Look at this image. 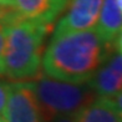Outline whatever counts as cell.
Wrapping results in <instances>:
<instances>
[{"label": "cell", "mask_w": 122, "mask_h": 122, "mask_svg": "<svg viewBox=\"0 0 122 122\" xmlns=\"http://www.w3.org/2000/svg\"><path fill=\"white\" fill-rule=\"evenodd\" d=\"M117 4H118V6H120L121 11H122V0H117Z\"/></svg>", "instance_id": "obj_17"}, {"label": "cell", "mask_w": 122, "mask_h": 122, "mask_svg": "<svg viewBox=\"0 0 122 122\" xmlns=\"http://www.w3.org/2000/svg\"><path fill=\"white\" fill-rule=\"evenodd\" d=\"M50 122H77V118H76V113L75 115H64V116H59V117L54 118Z\"/></svg>", "instance_id": "obj_12"}, {"label": "cell", "mask_w": 122, "mask_h": 122, "mask_svg": "<svg viewBox=\"0 0 122 122\" xmlns=\"http://www.w3.org/2000/svg\"><path fill=\"white\" fill-rule=\"evenodd\" d=\"M97 96L113 97L122 90V54H110L87 81Z\"/></svg>", "instance_id": "obj_6"}, {"label": "cell", "mask_w": 122, "mask_h": 122, "mask_svg": "<svg viewBox=\"0 0 122 122\" xmlns=\"http://www.w3.org/2000/svg\"><path fill=\"white\" fill-rule=\"evenodd\" d=\"M10 5V0H0V6H8Z\"/></svg>", "instance_id": "obj_16"}, {"label": "cell", "mask_w": 122, "mask_h": 122, "mask_svg": "<svg viewBox=\"0 0 122 122\" xmlns=\"http://www.w3.org/2000/svg\"><path fill=\"white\" fill-rule=\"evenodd\" d=\"M11 8L20 18L51 26L62 9L56 0H10Z\"/></svg>", "instance_id": "obj_7"}, {"label": "cell", "mask_w": 122, "mask_h": 122, "mask_svg": "<svg viewBox=\"0 0 122 122\" xmlns=\"http://www.w3.org/2000/svg\"><path fill=\"white\" fill-rule=\"evenodd\" d=\"M29 82L35 92L44 122L64 115H75L97 97L88 82H69L52 77H35Z\"/></svg>", "instance_id": "obj_3"}, {"label": "cell", "mask_w": 122, "mask_h": 122, "mask_svg": "<svg viewBox=\"0 0 122 122\" xmlns=\"http://www.w3.org/2000/svg\"><path fill=\"white\" fill-rule=\"evenodd\" d=\"M5 122H44L35 92L27 81L10 84Z\"/></svg>", "instance_id": "obj_4"}, {"label": "cell", "mask_w": 122, "mask_h": 122, "mask_svg": "<svg viewBox=\"0 0 122 122\" xmlns=\"http://www.w3.org/2000/svg\"><path fill=\"white\" fill-rule=\"evenodd\" d=\"M56 1H57V4L60 5V6H61V9H65L66 8V5H67V3H69V0H56Z\"/></svg>", "instance_id": "obj_15"}, {"label": "cell", "mask_w": 122, "mask_h": 122, "mask_svg": "<svg viewBox=\"0 0 122 122\" xmlns=\"http://www.w3.org/2000/svg\"><path fill=\"white\" fill-rule=\"evenodd\" d=\"M113 45L117 47V50H118V52H121L122 54V29L120 30V32H118V35H117V37H116V40H115V44Z\"/></svg>", "instance_id": "obj_14"}, {"label": "cell", "mask_w": 122, "mask_h": 122, "mask_svg": "<svg viewBox=\"0 0 122 122\" xmlns=\"http://www.w3.org/2000/svg\"><path fill=\"white\" fill-rule=\"evenodd\" d=\"M95 29L107 44H115L122 29V11L117 0H103Z\"/></svg>", "instance_id": "obj_9"}, {"label": "cell", "mask_w": 122, "mask_h": 122, "mask_svg": "<svg viewBox=\"0 0 122 122\" xmlns=\"http://www.w3.org/2000/svg\"><path fill=\"white\" fill-rule=\"evenodd\" d=\"M77 122H122V112L112 97L97 96L76 113Z\"/></svg>", "instance_id": "obj_8"}, {"label": "cell", "mask_w": 122, "mask_h": 122, "mask_svg": "<svg viewBox=\"0 0 122 122\" xmlns=\"http://www.w3.org/2000/svg\"><path fill=\"white\" fill-rule=\"evenodd\" d=\"M6 6H0V76L5 75L4 67V50H5V36H6V19H5Z\"/></svg>", "instance_id": "obj_10"}, {"label": "cell", "mask_w": 122, "mask_h": 122, "mask_svg": "<svg viewBox=\"0 0 122 122\" xmlns=\"http://www.w3.org/2000/svg\"><path fill=\"white\" fill-rule=\"evenodd\" d=\"M112 100L115 101V103H116V106H117V108L122 112V90H121L118 93H116V95L112 97Z\"/></svg>", "instance_id": "obj_13"}, {"label": "cell", "mask_w": 122, "mask_h": 122, "mask_svg": "<svg viewBox=\"0 0 122 122\" xmlns=\"http://www.w3.org/2000/svg\"><path fill=\"white\" fill-rule=\"evenodd\" d=\"M10 84L4 81H0V122L4 121V113H5V106H6L8 96H9Z\"/></svg>", "instance_id": "obj_11"}, {"label": "cell", "mask_w": 122, "mask_h": 122, "mask_svg": "<svg viewBox=\"0 0 122 122\" xmlns=\"http://www.w3.org/2000/svg\"><path fill=\"white\" fill-rule=\"evenodd\" d=\"M102 3L103 0H69L67 11L57 23L54 34L95 27Z\"/></svg>", "instance_id": "obj_5"}, {"label": "cell", "mask_w": 122, "mask_h": 122, "mask_svg": "<svg viewBox=\"0 0 122 122\" xmlns=\"http://www.w3.org/2000/svg\"><path fill=\"white\" fill-rule=\"evenodd\" d=\"M5 19V75L15 82L34 80L40 74L44 44L51 26L20 18L8 6Z\"/></svg>", "instance_id": "obj_2"}, {"label": "cell", "mask_w": 122, "mask_h": 122, "mask_svg": "<svg viewBox=\"0 0 122 122\" xmlns=\"http://www.w3.org/2000/svg\"><path fill=\"white\" fill-rule=\"evenodd\" d=\"M112 46L95 27L52 34L42 54V71L52 79L76 84L87 82L111 54Z\"/></svg>", "instance_id": "obj_1"}]
</instances>
